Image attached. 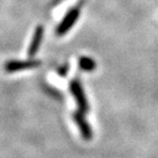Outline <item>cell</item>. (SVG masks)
I'll return each instance as SVG.
<instances>
[{"label":"cell","mask_w":158,"mask_h":158,"mask_svg":"<svg viewBox=\"0 0 158 158\" xmlns=\"http://www.w3.org/2000/svg\"><path fill=\"white\" fill-rule=\"evenodd\" d=\"M40 61H35V60H29V61H8L5 63L4 69L8 73H15V72L29 70V69H33L35 67L40 66Z\"/></svg>","instance_id":"cell-3"},{"label":"cell","mask_w":158,"mask_h":158,"mask_svg":"<svg viewBox=\"0 0 158 158\" xmlns=\"http://www.w3.org/2000/svg\"><path fill=\"white\" fill-rule=\"evenodd\" d=\"M43 34H44V29L42 26H38L35 29V31H34L30 46H29V48H28V56H29L30 58H33L37 53V52H38L39 47L41 45V42H42V39H43Z\"/></svg>","instance_id":"cell-5"},{"label":"cell","mask_w":158,"mask_h":158,"mask_svg":"<svg viewBox=\"0 0 158 158\" xmlns=\"http://www.w3.org/2000/svg\"><path fill=\"white\" fill-rule=\"evenodd\" d=\"M70 91L75 101H76V105L78 107L79 111L86 114L88 110H89V105H88V101L86 94L84 93L83 86H82L79 79H74V80L71 81Z\"/></svg>","instance_id":"cell-2"},{"label":"cell","mask_w":158,"mask_h":158,"mask_svg":"<svg viewBox=\"0 0 158 158\" xmlns=\"http://www.w3.org/2000/svg\"><path fill=\"white\" fill-rule=\"evenodd\" d=\"M81 6H82V2H79L78 4H76L72 8L69 9L68 12L64 17V19H63V21L58 25V27H56V32L59 36L65 35L68 31H70L72 29V27H73L75 23L78 21V18H79V15H80Z\"/></svg>","instance_id":"cell-1"},{"label":"cell","mask_w":158,"mask_h":158,"mask_svg":"<svg viewBox=\"0 0 158 158\" xmlns=\"http://www.w3.org/2000/svg\"><path fill=\"white\" fill-rule=\"evenodd\" d=\"M78 65L79 68L81 69L82 71L85 72H91L94 71L97 67V63L94 59L89 58V56H80L78 61Z\"/></svg>","instance_id":"cell-6"},{"label":"cell","mask_w":158,"mask_h":158,"mask_svg":"<svg viewBox=\"0 0 158 158\" xmlns=\"http://www.w3.org/2000/svg\"><path fill=\"white\" fill-rule=\"evenodd\" d=\"M74 121L77 124L79 131L82 135V138L84 140H90L93 138V131H91V127L89 125V123L87 122V120L85 119V115L84 113H82L80 111H78L77 113H75L74 116Z\"/></svg>","instance_id":"cell-4"}]
</instances>
